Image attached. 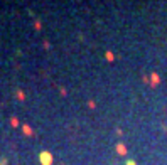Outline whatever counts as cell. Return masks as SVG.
<instances>
[{"label": "cell", "mask_w": 167, "mask_h": 165, "mask_svg": "<svg viewBox=\"0 0 167 165\" xmlns=\"http://www.w3.org/2000/svg\"><path fill=\"white\" fill-rule=\"evenodd\" d=\"M125 165H137V162L132 160V158H128V160H125Z\"/></svg>", "instance_id": "8"}, {"label": "cell", "mask_w": 167, "mask_h": 165, "mask_svg": "<svg viewBox=\"0 0 167 165\" xmlns=\"http://www.w3.org/2000/svg\"><path fill=\"white\" fill-rule=\"evenodd\" d=\"M159 83V76L157 74H152V84H157Z\"/></svg>", "instance_id": "6"}, {"label": "cell", "mask_w": 167, "mask_h": 165, "mask_svg": "<svg viewBox=\"0 0 167 165\" xmlns=\"http://www.w3.org/2000/svg\"><path fill=\"white\" fill-rule=\"evenodd\" d=\"M41 27H42V26H41V22H39V20H36V29H41Z\"/></svg>", "instance_id": "9"}, {"label": "cell", "mask_w": 167, "mask_h": 165, "mask_svg": "<svg viewBox=\"0 0 167 165\" xmlns=\"http://www.w3.org/2000/svg\"><path fill=\"white\" fill-rule=\"evenodd\" d=\"M10 125H12V127H19V120L17 118H12V120H10Z\"/></svg>", "instance_id": "5"}, {"label": "cell", "mask_w": 167, "mask_h": 165, "mask_svg": "<svg viewBox=\"0 0 167 165\" xmlns=\"http://www.w3.org/2000/svg\"><path fill=\"white\" fill-rule=\"evenodd\" d=\"M0 165H7V158H2V160H0Z\"/></svg>", "instance_id": "10"}, {"label": "cell", "mask_w": 167, "mask_h": 165, "mask_svg": "<svg viewBox=\"0 0 167 165\" xmlns=\"http://www.w3.org/2000/svg\"><path fill=\"white\" fill-rule=\"evenodd\" d=\"M22 130H24V133H26V135H32V128L29 127V125H24V127H22Z\"/></svg>", "instance_id": "3"}, {"label": "cell", "mask_w": 167, "mask_h": 165, "mask_svg": "<svg viewBox=\"0 0 167 165\" xmlns=\"http://www.w3.org/2000/svg\"><path fill=\"white\" fill-rule=\"evenodd\" d=\"M15 94H17V98H19V99H20V101H24V99H26V94L22 93V91H17V93H15Z\"/></svg>", "instance_id": "4"}, {"label": "cell", "mask_w": 167, "mask_h": 165, "mask_svg": "<svg viewBox=\"0 0 167 165\" xmlns=\"http://www.w3.org/2000/svg\"><path fill=\"white\" fill-rule=\"evenodd\" d=\"M105 57H107V59H108V61H110V63H111V61H113V54H111V52H110V51H108V52H107V54H105Z\"/></svg>", "instance_id": "7"}, {"label": "cell", "mask_w": 167, "mask_h": 165, "mask_svg": "<svg viewBox=\"0 0 167 165\" xmlns=\"http://www.w3.org/2000/svg\"><path fill=\"white\" fill-rule=\"evenodd\" d=\"M116 152H118V155H127V147L122 142H118L116 143Z\"/></svg>", "instance_id": "2"}, {"label": "cell", "mask_w": 167, "mask_h": 165, "mask_svg": "<svg viewBox=\"0 0 167 165\" xmlns=\"http://www.w3.org/2000/svg\"><path fill=\"white\" fill-rule=\"evenodd\" d=\"M39 162H41V165H52L54 158H52V155L49 152H41L39 153Z\"/></svg>", "instance_id": "1"}]
</instances>
